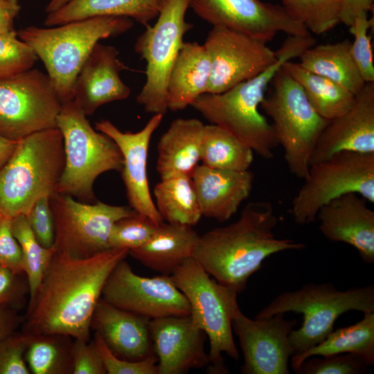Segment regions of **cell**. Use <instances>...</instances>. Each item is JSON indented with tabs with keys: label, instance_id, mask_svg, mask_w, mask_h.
<instances>
[{
	"label": "cell",
	"instance_id": "obj_25",
	"mask_svg": "<svg viewBox=\"0 0 374 374\" xmlns=\"http://www.w3.org/2000/svg\"><path fill=\"white\" fill-rule=\"evenodd\" d=\"M204 125L197 118H177L161 135L158 145L157 171L161 179L191 177L200 161Z\"/></svg>",
	"mask_w": 374,
	"mask_h": 374
},
{
	"label": "cell",
	"instance_id": "obj_44",
	"mask_svg": "<svg viewBox=\"0 0 374 374\" xmlns=\"http://www.w3.org/2000/svg\"><path fill=\"white\" fill-rule=\"evenodd\" d=\"M72 374H105L103 361L94 339L86 341L74 339L71 346Z\"/></svg>",
	"mask_w": 374,
	"mask_h": 374
},
{
	"label": "cell",
	"instance_id": "obj_37",
	"mask_svg": "<svg viewBox=\"0 0 374 374\" xmlns=\"http://www.w3.org/2000/svg\"><path fill=\"white\" fill-rule=\"evenodd\" d=\"M159 226L139 213L121 218L112 228L109 247L129 251L140 248L151 239Z\"/></svg>",
	"mask_w": 374,
	"mask_h": 374
},
{
	"label": "cell",
	"instance_id": "obj_7",
	"mask_svg": "<svg viewBox=\"0 0 374 374\" xmlns=\"http://www.w3.org/2000/svg\"><path fill=\"white\" fill-rule=\"evenodd\" d=\"M65 154L64 168L57 193L75 197L80 202H96L93 190L96 179L102 173L121 172L123 156L115 141L96 131L75 100L63 103L57 119Z\"/></svg>",
	"mask_w": 374,
	"mask_h": 374
},
{
	"label": "cell",
	"instance_id": "obj_33",
	"mask_svg": "<svg viewBox=\"0 0 374 374\" xmlns=\"http://www.w3.org/2000/svg\"><path fill=\"white\" fill-rule=\"evenodd\" d=\"M253 152L247 145L222 127L204 125L200 152L202 164L228 170H248L253 161Z\"/></svg>",
	"mask_w": 374,
	"mask_h": 374
},
{
	"label": "cell",
	"instance_id": "obj_32",
	"mask_svg": "<svg viewBox=\"0 0 374 374\" xmlns=\"http://www.w3.org/2000/svg\"><path fill=\"white\" fill-rule=\"evenodd\" d=\"M155 206L163 221L195 225L202 215L192 178L177 175L161 179L154 189Z\"/></svg>",
	"mask_w": 374,
	"mask_h": 374
},
{
	"label": "cell",
	"instance_id": "obj_28",
	"mask_svg": "<svg viewBox=\"0 0 374 374\" xmlns=\"http://www.w3.org/2000/svg\"><path fill=\"white\" fill-rule=\"evenodd\" d=\"M166 0H72L47 14L44 25L53 27L98 16L126 17L145 27L157 17Z\"/></svg>",
	"mask_w": 374,
	"mask_h": 374
},
{
	"label": "cell",
	"instance_id": "obj_36",
	"mask_svg": "<svg viewBox=\"0 0 374 374\" xmlns=\"http://www.w3.org/2000/svg\"><path fill=\"white\" fill-rule=\"evenodd\" d=\"M288 15L314 34L325 33L340 23L338 0H281Z\"/></svg>",
	"mask_w": 374,
	"mask_h": 374
},
{
	"label": "cell",
	"instance_id": "obj_15",
	"mask_svg": "<svg viewBox=\"0 0 374 374\" xmlns=\"http://www.w3.org/2000/svg\"><path fill=\"white\" fill-rule=\"evenodd\" d=\"M204 45L211 62L206 93L226 91L277 61L267 43L224 27L213 26Z\"/></svg>",
	"mask_w": 374,
	"mask_h": 374
},
{
	"label": "cell",
	"instance_id": "obj_8",
	"mask_svg": "<svg viewBox=\"0 0 374 374\" xmlns=\"http://www.w3.org/2000/svg\"><path fill=\"white\" fill-rule=\"evenodd\" d=\"M170 276L188 301L193 322L209 339V371L228 373L222 353L235 360L240 359L231 324L233 315L239 307L238 292L211 278L193 257L186 259Z\"/></svg>",
	"mask_w": 374,
	"mask_h": 374
},
{
	"label": "cell",
	"instance_id": "obj_5",
	"mask_svg": "<svg viewBox=\"0 0 374 374\" xmlns=\"http://www.w3.org/2000/svg\"><path fill=\"white\" fill-rule=\"evenodd\" d=\"M65 163L63 137L58 127L18 141L0 170V213L26 215L34 204L56 193Z\"/></svg>",
	"mask_w": 374,
	"mask_h": 374
},
{
	"label": "cell",
	"instance_id": "obj_48",
	"mask_svg": "<svg viewBox=\"0 0 374 374\" xmlns=\"http://www.w3.org/2000/svg\"><path fill=\"white\" fill-rule=\"evenodd\" d=\"M19 310L9 305H0V342L15 332L24 323L25 316L19 313Z\"/></svg>",
	"mask_w": 374,
	"mask_h": 374
},
{
	"label": "cell",
	"instance_id": "obj_1",
	"mask_svg": "<svg viewBox=\"0 0 374 374\" xmlns=\"http://www.w3.org/2000/svg\"><path fill=\"white\" fill-rule=\"evenodd\" d=\"M129 250L110 248L91 257L54 253L35 298L28 306L22 332L59 334L91 340V321L111 271Z\"/></svg>",
	"mask_w": 374,
	"mask_h": 374
},
{
	"label": "cell",
	"instance_id": "obj_45",
	"mask_svg": "<svg viewBox=\"0 0 374 374\" xmlns=\"http://www.w3.org/2000/svg\"><path fill=\"white\" fill-rule=\"evenodd\" d=\"M12 219L1 215L0 220V265L15 274H24L22 251L12 231Z\"/></svg>",
	"mask_w": 374,
	"mask_h": 374
},
{
	"label": "cell",
	"instance_id": "obj_3",
	"mask_svg": "<svg viewBox=\"0 0 374 374\" xmlns=\"http://www.w3.org/2000/svg\"><path fill=\"white\" fill-rule=\"evenodd\" d=\"M316 40L311 35H288L275 51L277 61L258 75L220 93H205L190 105L211 124L226 130L265 159L274 157L278 145L272 126L258 107L283 64L299 57Z\"/></svg>",
	"mask_w": 374,
	"mask_h": 374
},
{
	"label": "cell",
	"instance_id": "obj_35",
	"mask_svg": "<svg viewBox=\"0 0 374 374\" xmlns=\"http://www.w3.org/2000/svg\"><path fill=\"white\" fill-rule=\"evenodd\" d=\"M12 231L22 251L24 271L29 287L28 306L35 298L55 250L53 247L45 248L37 242L25 215L12 219Z\"/></svg>",
	"mask_w": 374,
	"mask_h": 374
},
{
	"label": "cell",
	"instance_id": "obj_17",
	"mask_svg": "<svg viewBox=\"0 0 374 374\" xmlns=\"http://www.w3.org/2000/svg\"><path fill=\"white\" fill-rule=\"evenodd\" d=\"M285 313L253 320L240 310L232 317V328L238 336L243 357V374H289L292 356L290 332L297 326L296 319H285Z\"/></svg>",
	"mask_w": 374,
	"mask_h": 374
},
{
	"label": "cell",
	"instance_id": "obj_50",
	"mask_svg": "<svg viewBox=\"0 0 374 374\" xmlns=\"http://www.w3.org/2000/svg\"><path fill=\"white\" fill-rule=\"evenodd\" d=\"M17 142L6 139L0 135V170L12 154Z\"/></svg>",
	"mask_w": 374,
	"mask_h": 374
},
{
	"label": "cell",
	"instance_id": "obj_6",
	"mask_svg": "<svg viewBox=\"0 0 374 374\" xmlns=\"http://www.w3.org/2000/svg\"><path fill=\"white\" fill-rule=\"evenodd\" d=\"M350 310L374 312L373 285L340 291L332 283H309L278 294L256 319L289 312L302 314L301 327L292 330L288 337L293 356L321 342L333 330L336 319Z\"/></svg>",
	"mask_w": 374,
	"mask_h": 374
},
{
	"label": "cell",
	"instance_id": "obj_34",
	"mask_svg": "<svg viewBox=\"0 0 374 374\" xmlns=\"http://www.w3.org/2000/svg\"><path fill=\"white\" fill-rule=\"evenodd\" d=\"M72 338L59 335H30L25 353L33 374H72Z\"/></svg>",
	"mask_w": 374,
	"mask_h": 374
},
{
	"label": "cell",
	"instance_id": "obj_12",
	"mask_svg": "<svg viewBox=\"0 0 374 374\" xmlns=\"http://www.w3.org/2000/svg\"><path fill=\"white\" fill-rule=\"evenodd\" d=\"M50 205L55 223V253L75 258H89L110 249L114 224L137 213L130 206L98 200L86 203L57 193L50 197Z\"/></svg>",
	"mask_w": 374,
	"mask_h": 374
},
{
	"label": "cell",
	"instance_id": "obj_46",
	"mask_svg": "<svg viewBox=\"0 0 374 374\" xmlns=\"http://www.w3.org/2000/svg\"><path fill=\"white\" fill-rule=\"evenodd\" d=\"M21 274L0 265V305L19 310L23 306L29 287L27 280L21 278Z\"/></svg>",
	"mask_w": 374,
	"mask_h": 374
},
{
	"label": "cell",
	"instance_id": "obj_2",
	"mask_svg": "<svg viewBox=\"0 0 374 374\" xmlns=\"http://www.w3.org/2000/svg\"><path fill=\"white\" fill-rule=\"evenodd\" d=\"M278 221L270 202H249L235 222L200 235L192 257L219 283L240 293L266 258L305 248L303 243L276 238Z\"/></svg>",
	"mask_w": 374,
	"mask_h": 374
},
{
	"label": "cell",
	"instance_id": "obj_10",
	"mask_svg": "<svg viewBox=\"0 0 374 374\" xmlns=\"http://www.w3.org/2000/svg\"><path fill=\"white\" fill-rule=\"evenodd\" d=\"M348 193L374 203V153L342 151L310 164L290 213L296 223L310 224L321 206Z\"/></svg>",
	"mask_w": 374,
	"mask_h": 374
},
{
	"label": "cell",
	"instance_id": "obj_43",
	"mask_svg": "<svg viewBox=\"0 0 374 374\" xmlns=\"http://www.w3.org/2000/svg\"><path fill=\"white\" fill-rule=\"evenodd\" d=\"M37 242L44 247L52 248L55 240V223L50 197L37 200L26 215Z\"/></svg>",
	"mask_w": 374,
	"mask_h": 374
},
{
	"label": "cell",
	"instance_id": "obj_47",
	"mask_svg": "<svg viewBox=\"0 0 374 374\" xmlns=\"http://www.w3.org/2000/svg\"><path fill=\"white\" fill-rule=\"evenodd\" d=\"M340 22L351 26L355 17L361 12L373 10V0H338Z\"/></svg>",
	"mask_w": 374,
	"mask_h": 374
},
{
	"label": "cell",
	"instance_id": "obj_4",
	"mask_svg": "<svg viewBox=\"0 0 374 374\" xmlns=\"http://www.w3.org/2000/svg\"><path fill=\"white\" fill-rule=\"evenodd\" d=\"M133 26L126 17L98 16L51 28L30 26L20 29L17 36L43 62L63 104L73 100L77 76L98 41L120 35Z\"/></svg>",
	"mask_w": 374,
	"mask_h": 374
},
{
	"label": "cell",
	"instance_id": "obj_14",
	"mask_svg": "<svg viewBox=\"0 0 374 374\" xmlns=\"http://www.w3.org/2000/svg\"><path fill=\"white\" fill-rule=\"evenodd\" d=\"M101 298L118 308L153 319L190 314L184 294L169 275L152 278L136 274L125 258L111 271Z\"/></svg>",
	"mask_w": 374,
	"mask_h": 374
},
{
	"label": "cell",
	"instance_id": "obj_11",
	"mask_svg": "<svg viewBox=\"0 0 374 374\" xmlns=\"http://www.w3.org/2000/svg\"><path fill=\"white\" fill-rule=\"evenodd\" d=\"M189 0H166L157 22L148 25L137 38L134 50L146 61V80L136 97L147 113L167 110L168 77L183 43L184 34L193 25L185 20Z\"/></svg>",
	"mask_w": 374,
	"mask_h": 374
},
{
	"label": "cell",
	"instance_id": "obj_16",
	"mask_svg": "<svg viewBox=\"0 0 374 374\" xmlns=\"http://www.w3.org/2000/svg\"><path fill=\"white\" fill-rule=\"evenodd\" d=\"M189 7L213 26L233 30L265 43L278 33L310 35L283 6L261 0H189Z\"/></svg>",
	"mask_w": 374,
	"mask_h": 374
},
{
	"label": "cell",
	"instance_id": "obj_24",
	"mask_svg": "<svg viewBox=\"0 0 374 374\" xmlns=\"http://www.w3.org/2000/svg\"><path fill=\"white\" fill-rule=\"evenodd\" d=\"M191 178L202 216L224 222L250 195L254 175L249 170H220L201 164Z\"/></svg>",
	"mask_w": 374,
	"mask_h": 374
},
{
	"label": "cell",
	"instance_id": "obj_9",
	"mask_svg": "<svg viewBox=\"0 0 374 374\" xmlns=\"http://www.w3.org/2000/svg\"><path fill=\"white\" fill-rule=\"evenodd\" d=\"M260 106L273 121L276 139L284 149L292 175L304 179L317 141L328 120L321 116L307 99L301 85L282 66Z\"/></svg>",
	"mask_w": 374,
	"mask_h": 374
},
{
	"label": "cell",
	"instance_id": "obj_13",
	"mask_svg": "<svg viewBox=\"0 0 374 374\" xmlns=\"http://www.w3.org/2000/svg\"><path fill=\"white\" fill-rule=\"evenodd\" d=\"M47 74L30 69L0 80V135L18 141L57 127L62 108Z\"/></svg>",
	"mask_w": 374,
	"mask_h": 374
},
{
	"label": "cell",
	"instance_id": "obj_41",
	"mask_svg": "<svg viewBox=\"0 0 374 374\" xmlns=\"http://www.w3.org/2000/svg\"><path fill=\"white\" fill-rule=\"evenodd\" d=\"M94 341L108 374H158L157 357L154 353L141 361H127L114 355L97 332Z\"/></svg>",
	"mask_w": 374,
	"mask_h": 374
},
{
	"label": "cell",
	"instance_id": "obj_30",
	"mask_svg": "<svg viewBox=\"0 0 374 374\" xmlns=\"http://www.w3.org/2000/svg\"><path fill=\"white\" fill-rule=\"evenodd\" d=\"M357 323L332 331L321 342L291 357L295 371L308 357L351 353L362 357L368 366L374 364V312L363 313Z\"/></svg>",
	"mask_w": 374,
	"mask_h": 374
},
{
	"label": "cell",
	"instance_id": "obj_22",
	"mask_svg": "<svg viewBox=\"0 0 374 374\" xmlns=\"http://www.w3.org/2000/svg\"><path fill=\"white\" fill-rule=\"evenodd\" d=\"M112 46L97 43L82 65L74 86L75 100L86 116L92 115L101 105L125 100L130 89L120 73L127 69Z\"/></svg>",
	"mask_w": 374,
	"mask_h": 374
},
{
	"label": "cell",
	"instance_id": "obj_39",
	"mask_svg": "<svg viewBox=\"0 0 374 374\" xmlns=\"http://www.w3.org/2000/svg\"><path fill=\"white\" fill-rule=\"evenodd\" d=\"M321 357H308L294 371L298 374H360L369 366L361 357L340 353Z\"/></svg>",
	"mask_w": 374,
	"mask_h": 374
},
{
	"label": "cell",
	"instance_id": "obj_18",
	"mask_svg": "<svg viewBox=\"0 0 374 374\" xmlns=\"http://www.w3.org/2000/svg\"><path fill=\"white\" fill-rule=\"evenodd\" d=\"M163 115L155 114L137 132H123L108 120L96 123L95 129L112 138L123 156L121 175L130 206L157 225L164 221L152 200L147 173V162L151 137L160 125Z\"/></svg>",
	"mask_w": 374,
	"mask_h": 374
},
{
	"label": "cell",
	"instance_id": "obj_38",
	"mask_svg": "<svg viewBox=\"0 0 374 374\" xmlns=\"http://www.w3.org/2000/svg\"><path fill=\"white\" fill-rule=\"evenodd\" d=\"M37 60L33 48L17 38L16 30L0 35V80L32 69Z\"/></svg>",
	"mask_w": 374,
	"mask_h": 374
},
{
	"label": "cell",
	"instance_id": "obj_27",
	"mask_svg": "<svg viewBox=\"0 0 374 374\" xmlns=\"http://www.w3.org/2000/svg\"><path fill=\"white\" fill-rule=\"evenodd\" d=\"M199 237L192 226L163 222L145 245L129 254L145 267L170 276L192 257Z\"/></svg>",
	"mask_w": 374,
	"mask_h": 374
},
{
	"label": "cell",
	"instance_id": "obj_26",
	"mask_svg": "<svg viewBox=\"0 0 374 374\" xmlns=\"http://www.w3.org/2000/svg\"><path fill=\"white\" fill-rule=\"evenodd\" d=\"M210 74L211 62L205 46L184 42L168 80V109L183 110L206 93Z\"/></svg>",
	"mask_w": 374,
	"mask_h": 374
},
{
	"label": "cell",
	"instance_id": "obj_51",
	"mask_svg": "<svg viewBox=\"0 0 374 374\" xmlns=\"http://www.w3.org/2000/svg\"><path fill=\"white\" fill-rule=\"evenodd\" d=\"M72 0H50L45 8L47 14L56 11Z\"/></svg>",
	"mask_w": 374,
	"mask_h": 374
},
{
	"label": "cell",
	"instance_id": "obj_21",
	"mask_svg": "<svg viewBox=\"0 0 374 374\" xmlns=\"http://www.w3.org/2000/svg\"><path fill=\"white\" fill-rule=\"evenodd\" d=\"M317 218L325 238L353 246L364 262H374V211L364 198L344 194L321 206Z\"/></svg>",
	"mask_w": 374,
	"mask_h": 374
},
{
	"label": "cell",
	"instance_id": "obj_23",
	"mask_svg": "<svg viewBox=\"0 0 374 374\" xmlns=\"http://www.w3.org/2000/svg\"><path fill=\"white\" fill-rule=\"evenodd\" d=\"M150 320L113 306L100 297L92 315L91 330L100 335L118 358L141 361L154 353Z\"/></svg>",
	"mask_w": 374,
	"mask_h": 374
},
{
	"label": "cell",
	"instance_id": "obj_31",
	"mask_svg": "<svg viewBox=\"0 0 374 374\" xmlns=\"http://www.w3.org/2000/svg\"><path fill=\"white\" fill-rule=\"evenodd\" d=\"M282 68L301 85L314 109L328 121L346 113L355 102L356 96L347 89L306 70L299 63L287 61Z\"/></svg>",
	"mask_w": 374,
	"mask_h": 374
},
{
	"label": "cell",
	"instance_id": "obj_40",
	"mask_svg": "<svg viewBox=\"0 0 374 374\" xmlns=\"http://www.w3.org/2000/svg\"><path fill=\"white\" fill-rule=\"evenodd\" d=\"M373 19H368L367 12L359 13L355 19L350 33L354 36L351 43L350 52L358 71L366 83L374 82L373 53L371 37L368 35L369 28L373 25Z\"/></svg>",
	"mask_w": 374,
	"mask_h": 374
},
{
	"label": "cell",
	"instance_id": "obj_29",
	"mask_svg": "<svg viewBox=\"0 0 374 374\" xmlns=\"http://www.w3.org/2000/svg\"><path fill=\"white\" fill-rule=\"evenodd\" d=\"M350 46L351 42L348 39L314 45L299 56V64L309 71L339 84L356 96L366 82L353 59Z\"/></svg>",
	"mask_w": 374,
	"mask_h": 374
},
{
	"label": "cell",
	"instance_id": "obj_20",
	"mask_svg": "<svg viewBox=\"0 0 374 374\" xmlns=\"http://www.w3.org/2000/svg\"><path fill=\"white\" fill-rule=\"evenodd\" d=\"M342 151L374 153V82L366 83L346 113L328 121L314 145L310 166Z\"/></svg>",
	"mask_w": 374,
	"mask_h": 374
},
{
	"label": "cell",
	"instance_id": "obj_49",
	"mask_svg": "<svg viewBox=\"0 0 374 374\" xmlns=\"http://www.w3.org/2000/svg\"><path fill=\"white\" fill-rule=\"evenodd\" d=\"M20 10L18 0H0V35L15 30L14 22Z\"/></svg>",
	"mask_w": 374,
	"mask_h": 374
},
{
	"label": "cell",
	"instance_id": "obj_52",
	"mask_svg": "<svg viewBox=\"0 0 374 374\" xmlns=\"http://www.w3.org/2000/svg\"><path fill=\"white\" fill-rule=\"evenodd\" d=\"M1 213H0V220H1Z\"/></svg>",
	"mask_w": 374,
	"mask_h": 374
},
{
	"label": "cell",
	"instance_id": "obj_19",
	"mask_svg": "<svg viewBox=\"0 0 374 374\" xmlns=\"http://www.w3.org/2000/svg\"><path fill=\"white\" fill-rule=\"evenodd\" d=\"M158 374H181L209 364L204 349V332L190 315L150 320Z\"/></svg>",
	"mask_w": 374,
	"mask_h": 374
},
{
	"label": "cell",
	"instance_id": "obj_42",
	"mask_svg": "<svg viewBox=\"0 0 374 374\" xmlns=\"http://www.w3.org/2000/svg\"><path fill=\"white\" fill-rule=\"evenodd\" d=\"M29 339L16 331L0 342V374H30L25 359Z\"/></svg>",
	"mask_w": 374,
	"mask_h": 374
}]
</instances>
